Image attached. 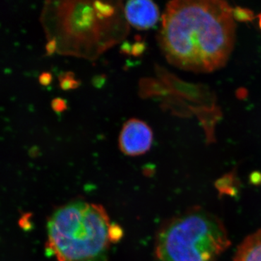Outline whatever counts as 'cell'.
Here are the masks:
<instances>
[{
	"label": "cell",
	"instance_id": "6",
	"mask_svg": "<svg viewBox=\"0 0 261 261\" xmlns=\"http://www.w3.org/2000/svg\"><path fill=\"white\" fill-rule=\"evenodd\" d=\"M124 13L128 24L138 30L152 28L160 18L159 7L149 0L127 2L124 6Z\"/></svg>",
	"mask_w": 261,
	"mask_h": 261
},
{
	"label": "cell",
	"instance_id": "2",
	"mask_svg": "<svg viewBox=\"0 0 261 261\" xmlns=\"http://www.w3.org/2000/svg\"><path fill=\"white\" fill-rule=\"evenodd\" d=\"M42 22L47 53L89 61L119 44L130 31L120 1L47 2Z\"/></svg>",
	"mask_w": 261,
	"mask_h": 261
},
{
	"label": "cell",
	"instance_id": "1",
	"mask_svg": "<svg viewBox=\"0 0 261 261\" xmlns=\"http://www.w3.org/2000/svg\"><path fill=\"white\" fill-rule=\"evenodd\" d=\"M233 8L224 1H171L158 40L170 64L195 73L222 68L235 40Z\"/></svg>",
	"mask_w": 261,
	"mask_h": 261
},
{
	"label": "cell",
	"instance_id": "5",
	"mask_svg": "<svg viewBox=\"0 0 261 261\" xmlns=\"http://www.w3.org/2000/svg\"><path fill=\"white\" fill-rule=\"evenodd\" d=\"M153 141L150 127L141 120L132 118L123 125L119 137L121 152L128 156H138L148 152Z\"/></svg>",
	"mask_w": 261,
	"mask_h": 261
},
{
	"label": "cell",
	"instance_id": "11",
	"mask_svg": "<svg viewBox=\"0 0 261 261\" xmlns=\"http://www.w3.org/2000/svg\"><path fill=\"white\" fill-rule=\"evenodd\" d=\"M258 24H259V27H260V29H261V13L260 14H259L258 17Z\"/></svg>",
	"mask_w": 261,
	"mask_h": 261
},
{
	"label": "cell",
	"instance_id": "7",
	"mask_svg": "<svg viewBox=\"0 0 261 261\" xmlns=\"http://www.w3.org/2000/svg\"><path fill=\"white\" fill-rule=\"evenodd\" d=\"M233 261H261V228L244 239L237 249Z\"/></svg>",
	"mask_w": 261,
	"mask_h": 261
},
{
	"label": "cell",
	"instance_id": "8",
	"mask_svg": "<svg viewBox=\"0 0 261 261\" xmlns=\"http://www.w3.org/2000/svg\"><path fill=\"white\" fill-rule=\"evenodd\" d=\"M233 18L239 22H251L255 16L253 11L247 8L236 7L233 9Z\"/></svg>",
	"mask_w": 261,
	"mask_h": 261
},
{
	"label": "cell",
	"instance_id": "10",
	"mask_svg": "<svg viewBox=\"0 0 261 261\" xmlns=\"http://www.w3.org/2000/svg\"><path fill=\"white\" fill-rule=\"evenodd\" d=\"M51 78V77L50 74L44 73L39 77V82H40V83L43 84V85H47V84L50 83Z\"/></svg>",
	"mask_w": 261,
	"mask_h": 261
},
{
	"label": "cell",
	"instance_id": "4",
	"mask_svg": "<svg viewBox=\"0 0 261 261\" xmlns=\"http://www.w3.org/2000/svg\"><path fill=\"white\" fill-rule=\"evenodd\" d=\"M231 242L216 215L194 206L165 221L156 234L157 261H219Z\"/></svg>",
	"mask_w": 261,
	"mask_h": 261
},
{
	"label": "cell",
	"instance_id": "3",
	"mask_svg": "<svg viewBox=\"0 0 261 261\" xmlns=\"http://www.w3.org/2000/svg\"><path fill=\"white\" fill-rule=\"evenodd\" d=\"M111 225L102 205L70 202L48 219L46 248L58 261H108Z\"/></svg>",
	"mask_w": 261,
	"mask_h": 261
},
{
	"label": "cell",
	"instance_id": "9",
	"mask_svg": "<svg viewBox=\"0 0 261 261\" xmlns=\"http://www.w3.org/2000/svg\"><path fill=\"white\" fill-rule=\"evenodd\" d=\"M123 235L122 228L117 225H111L109 231L110 240L111 243H116L118 240H121Z\"/></svg>",
	"mask_w": 261,
	"mask_h": 261
}]
</instances>
